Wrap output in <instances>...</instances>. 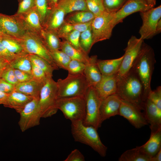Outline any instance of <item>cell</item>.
Listing matches in <instances>:
<instances>
[{
	"instance_id": "obj_1",
	"label": "cell",
	"mask_w": 161,
	"mask_h": 161,
	"mask_svg": "<svg viewBox=\"0 0 161 161\" xmlns=\"http://www.w3.org/2000/svg\"><path fill=\"white\" fill-rule=\"evenodd\" d=\"M121 98L144 110V88L134 70L131 69L117 79L116 93Z\"/></svg>"
},
{
	"instance_id": "obj_2",
	"label": "cell",
	"mask_w": 161,
	"mask_h": 161,
	"mask_svg": "<svg viewBox=\"0 0 161 161\" xmlns=\"http://www.w3.org/2000/svg\"><path fill=\"white\" fill-rule=\"evenodd\" d=\"M156 62L153 49L143 42L131 69L143 85L144 102L151 90V80Z\"/></svg>"
},
{
	"instance_id": "obj_3",
	"label": "cell",
	"mask_w": 161,
	"mask_h": 161,
	"mask_svg": "<svg viewBox=\"0 0 161 161\" xmlns=\"http://www.w3.org/2000/svg\"><path fill=\"white\" fill-rule=\"evenodd\" d=\"M71 122V133L75 141L89 146L102 157L106 156L107 148L101 142L97 129L84 125L82 121Z\"/></svg>"
},
{
	"instance_id": "obj_4",
	"label": "cell",
	"mask_w": 161,
	"mask_h": 161,
	"mask_svg": "<svg viewBox=\"0 0 161 161\" xmlns=\"http://www.w3.org/2000/svg\"><path fill=\"white\" fill-rule=\"evenodd\" d=\"M57 82L58 99L81 96L84 97L89 86L83 73L68 74L64 79H59Z\"/></svg>"
},
{
	"instance_id": "obj_5",
	"label": "cell",
	"mask_w": 161,
	"mask_h": 161,
	"mask_svg": "<svg viewBox=\"0 0 161 161\" xmlns=\"http://www.w3.org/2000/svg\"><path fill=\"white\" fill-rule=\"evenodd\" d=\"M57 82L52 78L47 79L42 87L39 96L38 106L41 118L51 117L55 114L58 109Z\"/></svg>"
},
{
	"instance_id": "obj_6",
	"label": "cell",
	"mask_w": 161,
	"mask_h": 161,
	"mask_svg": "<svg viewBox=\"0 0 161 161\" xmlns=\"http://www.w3.org/2000/svg\"><path fill=\"white\" fill-rule=\"evenodd\" d=\"M57 107L63 114L65 118L71 122L77 120L83 121L86 113L84 97L76 96L58 98Z\"/></svg>"
},
{
	"instance_id": "obj_7",
	"label": "cell",
	"mask_w": 161,
	"mask_h": 161,
	"mask_svg": "<svg viewBox=\"0 0 161 161\" xmlns=\"http://www.w3.org/2000/svg\"><path fill=\"white\" fill-rule=\"evenodd\" d=\"M19 39L25 52L41 57L51 65L55 70L58 69L51 57L49 51L39 35L26 31L24 36Z\"/></svg>"
},
{
	"instance_id": "obj_8",
	"label": "cell",
	"mask_w": 161,
	"mask_h": 161,
	"mask_svg": "<svg viewBox=\"0 0 161 161\" xmlns=\"http://www.w3.org/2000/svg\"><path fill=\"white\" fill-rule=\"evenodd\" d=\"M86 113L83 123L86 126H91L97 129L102 123L100 114V107L101 100L97 95L93 87L89 86L84 96Z\"/></svg>"
},
{
	"instance_id": "obj_9",
	"label": "cell",
	"mask_w": 161,
	"mask_h": 161,
	"mask_svg": "<svg viewBox=\"0 0 161 161\" xmlns=\"http://www.w3.org/2000/svg\"><path fill=\"white\" fill-rule=\"evenodd\" d=\"M113 13L105 11L92 21L91 26L94 44L110 38L114 27L112 21Z\"/></svg>"
},
{
	"instance_id": "obj_10",
	"label": "cell",
	"mask_w": 161,
	"mask_h": 161,
	"mask_svg": "<svg viewBox=\"0 0 161 161\" xmlns=\"http://www.w3.org/2000/svg\"><path fill=\"white\" fill-rule=\"evenodd\" d=\"M144 40L132 36L129 40L120 68L116 74L117 79L126 74L132 68L141 49Z\"/></svg>"
},
{
	"instance_id": "obj_11",
	"label": "cell",
	"mask_w": 161,
	"mask_h": 161,
	"mask_svg": "<svg viewBox=\"0 0 161 161\" xmlns=\"http://www.w3.org/2000/svg\"><path fill=\"white\" fill-rule=\"evenodd\" d=\"M140 15L143 21L139 32L140 38L143 40L151 38L156 35L157 25L161 19V5L140 12Z\"/></svg>"
},
{
	"instance_id": "obj_12",
	"label": "cell",
	"mask_w": 161,
	"mask_h": 161,
	"mask_svg": "<svg viewBox=\"0 0 161 161\" xmlns=\"http://www.w3.org/2000/svg\"><path fill=\"white\" fill-rule=\"evenodd\" d=\"M39 99L33 98L19 113L18 124L22 132L40 124L41 117L38 106Z\"/></svg>"
},
{
	"instance_id": "obj_13",
	"label": "cell",
	"mask_w": 161,
	"mask_h": 161,
	"mask_svg": "<svg viewBox=\"0 0 161 161\" xmlns=\"http://www.w3.org/2000/svg\"><path fill=\"white\" fill-rule=\"evenodd\" d=\"M141 110L132 103L122 99L119 115L126 119L135 128L138 129L148 124Z\"/></svg>"
},
{
	"instance_id": "obj_14",
	"label": "cell",
	"mask_w": 161,
	"mask_h": 161,
	"mask_svg": "<svg viewBox=\"0 0 161 161\" xmlns=\"http://www.w3.org/2000/svg\"><path fill=\"white\" fill-rule=\"evenodd\" d=\"M0 30L7 36L18 39L21 38L26 32L16 15L8 16L1 13Z\"/></svg>"
},
{
	"instance_id": "obj_15",
	"label": "cell",
	"mask_w": 161,
	"mask_h": 161,
	"mask_svg": "<svg viewBox=\"0 0 161 161\" xmlns=\"http://www.w3.org/2000/svg\"><path fill=\"white\" fill-rule=\"evenodd\" d=\"M144 0H127L122 7L113 14L112 24L114 27L126 17L135 13L145 11L152 8ZM153 8V7H152Z\"/></svg>"
},
{
	"instance_id": "obj_16",
	"label": "cell",
	"mask_w": 161,
	"mask_h": 161,
	"mask_svg": "<svg viewBox=\"0 0 161 161\" xmlns=\"http://www.w3.org/2000/svg\"><path fill=\"white\" fill-rule=\"evenodd\" d=\"M122 99L117 94L109 96L101 102L100 107V119L102 123L116 115H119Z\"/></svg>"
},
{
	"instance_id": "obj_17",
	"label": "cell",
	"mask_w": 161,
	"mask_h": 161,
	"mask_svg": "<svg viewBox=\"0 0 161 161\" xmlns=\"http://www.w3.org/2000/svg\"><path fill=\"white\" fill-rule=\"evenodd\" d=\"M15 14L26 31L39 35L44 29L39 16L35 7L25 13Z\"/></svg>"
},
{
	"instance_id": "obj_18",
	"label": "cell",
	"mask_w": 161,
	"mask_h": 161,
	"mask_svg": "<svg viewBox=\"0 0 161 161\" xmlns=\"http://www.w3.org/2000/svg\"><path fill=\"white\" fill-rule=\"evenodd\" d=\"M117 82L116 74L102 76L101 79L94 87L97 95L102 100L116 93Z\"/></svg>"
},
{
	"instance_id": "obj_19",
	"label": "cell",
	"mask_w": 161,
	"mask_h": 161,
	"mask_svg": "<svg viewBox=\"0 0 161 161\" xmlns=\"http://www.w3.org/2000/svg\"><path fill=\"white\" fill-rule=\"evenodd\" d=\"M144 110L145 117L150 124L151 133L161 128V110L147 98L144 103Z\"/></svg>"
},
{
	"instance_id": "obj_20",
	"label": "cell",
	"mask_w": 161,
	"mask_h": 161,
	"mask_svg": "<svg viewBox=\"0 0 161 161\" xmlns=\"http://www.w3.org/2000/svg\"><path fill=\"white\" fill-rule=\"evenodd\" d=\"M33 98L14 91L3 100L2 104L6 107L14 109L19 113L26 104Z\"/></svg>"
},
{
	"instance_id": "obj_21",
	"label": "cell",
	"mask_w": 161,
	"mask_h": 161,
	"mask_svg": "<svg viewBox=\"0 0 161 161\" xmlns=\"http://www.w3.org/2000/svg\"><path fill=\"white\" fill-rule=\"evenodd\" d=\"M97 56H92L85 64L83 74L89 86L94 87L102 77L97 64Z\"/></svg>"
},
{
	"instance_id": "obj_22",
	"label": "cell",
	"mask_w": 161,
	"mask_h": 161,
	"mask_svg": "<svg viewBox=\"0 0 161 161\" xmlns=\"http://www.w3.org/2000/svg\"><path fill=\"white\" fill-rule=\"evenodd\" d=\"M66 15L63 10L57 6L50 10L43 26V29L57 32L64 22Z\"/></svg>"
},
{
	"instance_id": "obj_23",
	"label": "cell",
	"mask_w": 161,
	"mask_h": 161,
	"mask_svg": "<svg viewBox=\"0 0 161 161\" xmlns=\"http://www.w3.org/2000/svg\"><path fill=\"white\" fill-rule=\"evenodd\" d=\"M45 83L33 79L27 82L18 83L15 86V91L33 98L39 99L41 89Z\"/></svg>"
},
{
	"instance_id": "obj_24",
	"label": "cell",
	"mask_w": 161,
	"mask_h": 161,
	"mask_svg": "<svg viewBox=\"0 0 161 161\" xmlns=\"http://www.w3.org/2000/svg\"><path fill=\"white\" fill-rule=\"evenodd\" d=\"M151 158L161 149V128L151 133L149 139L144 145L139 146Z\"/></svg>"
},
{
	"instance_id": "obj_25",
	"label": "cell",
	"mask_w": 161,
	"mask_h": 161,
	"mask_svg": "<svg viewBox=\"0 0 161 161\" xmlns=\"http://www.w3.org/2000/svg\"><path fill=\"white\" fill-rule=\"evenodd\" d=\"M123 57V55L119 58L115 59H97V64L102 76L116 74L120 68Z\"/></svg>"
},
{
	"instance_id": "obj_26",
	"label": "cell",
	"mask_w": 161,
	"mask_h": 161,
	"mask_svg": "<svg viewBox=\"0 0 161 161\" xmlns=\"http://www.w3.org/2000/svg\"><path fill=\"white\" fill-rule=\"evenodd\" d=\"M39 35L49 52L60 50L61 41L57 32L44 29Z\"/></svg>"
},
{
	"instance_id": "obj_27",
	"label": "cell",
	"mask_w": 161,
	"mask_h": 161,
	"mask_svg": "<svg viewBox=\"0 0 161 161\" xmlns=\"http://www.w3.org/2000/svg\"><path fill=\"white\" fill-rule=\"evenodd\" d=\"M95 16L89 10L75 11L66 14L64 22L73 24H81L92 21Z\"/></svg>"
},
{
	"instance_id": "obj_28",
	"label": "cell",
	"mask_w": 161,
	"mask_h": 161,
	"mask_svg": "<svg viewBox=\"0 0 161 161\" xmlns=\"http://www.w3.org/2000/svg\"><path fill=\"white\" fill-rule=\"evenodd\" d=\"M60 50L65 53L71 59L78 60L86 64L89 59L88 55L75 49L65 40L63 39L61 42Z\"/></svg>"
},
{
	"instance_id": "obj_29",
	"label": "cell",
	"mask_w": 161,
	"mask_h": 161,
	"mask_svg": "<svg viewBox=\"0 0 161 161\" xmlns=\"http://www.w3.org/2000/svg\"><path fill=\"white\" fill-rule=\"evenodd\" d=\"M57 6L63 9L66 15L75 11L88 10L85 0H58Z\"/></svg>"
},
{
	"instance_id": "obj_30",
	"label": "cell",
	"mask_w": 161,
	"mask_h": 161,
	"mask_svg": "<svg viewBox=\"0 0 161 161\" xmlns=\"http://www.w3.org/2000/svg\"><path fill=\"white\" fill-rule=\"evenodd\" d=\"M151 158L145 153L139 146L128 150L119 157V161H151Z\"/></svg>"
},
{
	"instance_id": "obj_31",
	"label": "cell",
	"mask_w": 161,
	"mask_h": 161,
	"mask_svg": "<svg viewBox=\"0 0 161 161\" xmlns=\"http://www.w3.org/2000/svg\"><path fill=\"white\" fill-rule=\"evenodd\" d=\"M9 64L14 69L31 73V63L28 54L24 53L17 54L16 58L9 63Z\"/></svg>"
},
{
	"instance_id": "obj_32",
	"label": "cell",
	"mask_w": 161,
	"mask_h": 161,
	"mask_svg": "<svg viewBox=\"0 0 161 161\" xmlns=\"http://www.w3.org/2000/svg\"><path fill=\"white\" fill-rule=\"evenodd\" d=\"M0 41L2 44L12 53L16 54L26 53L19 39L6 36H1Z\"/></svg>"
},
{
	"instance_id": "obj_33",
	"label": "cell",
	"mask_w": 161,
	"mask_h": 161,
	"mask_svg": "<svg viewBox=\"0 0 161 161\" xmlns=\"http://www.w3.org/2000/svg\"><path fill=\"white\" fill-rule=\"evenodd\" d=\"M92 21L77 24H71L64 22L57 31L58 34L60 38H62L66 34L74 30L81 32L87 30L91 26Z\"/></svg>"
},
{
	"instance_id": "obj_34",
	"label": "cell",
	"mask_w": 161,
	"mask_h": 161,
	"mask_svg": "<svg viewBox=\"0 0 161 161\" xmlns=\"http://www.w3.org/2000/svg\"><path fill=\"white\" fill-rule=\"evenodd\" d=\"M31 63L43 70L48 78H52L53 71L55 69L49 62L43 58L34 54H29Z\"/></svg>"
},
{
	"instance_id": "obj_35",
	"label": "cell",
	"mask_w": 161,
	"mask_h": 161,
	"mask_svg": "<svg viewBox=\"0 0 161 161\" xmlns=\"http://www.w3.org/2000/svg\"><path fill=\"white\" fill-rule=\"evenodd\" d=\"M79 43L82 50L88 55L94 45L91 26L87 30L80 32Z\"/></svg>"
},
{
	"instance_id": "obj_36",
	"label": "cell",
	"mask_w": 161,
	"mask_h": 161,
	"mask_svg": "<svg viewBox=\"0 0 161 161\" xmlns=\"http://www.w3.org/2000/svg\"><path fill=\"white\" fill-rule=\"evenodd\" d=\"M52 59L59 68L66 70L71 59L61 50L49 52Z\"/></svg>"
},
{
	"instance_id": "obj_37",
	"label": "cell",
	"mask_w": 161,
	"mask_h": 161,
	"mask_svg": "<svg viewBox=\"0 0 161 161\" xmlns=\"http://www.w3.org/2000/svg\"><path fill=\"white\" fill-rule=\"evenodd\" d=\"M35 7L39 14L43 27L50 11L49 8L47 0H35Z\"/></svg>"
},
{
	"instance_id": "obj_38",
	"label": "cell",
	"mask_w": 161,
	"mask_h": 161,
	"mask_svg": "<svg viewBox=\"0 0 161 161\" xmlns=\"http://www.w3.org/2000/svg\"><path fill=\"white\" fill-rule=\"evenodd\" d=\"M127 0H103L105 10L115 13L119 10Z\"/></svg>"
},
{
	"instance_id": "obj_39",
	"label": "cell",
	"mask_w": 161,
	"mask_h": 161,
	"mask_svg": "<svg viewBox=\"0 0 161 161\" xmlns=\"http://www.w3.org/2000/svg\"><path fill=\"white\" fill-rule=\"evenodd\" d=\"M88 10L95 16L105 10L103 0H85Z\"/></svg>"
},
{
	"instance_id": "obj_40",
	"label": "cell",
	"mask_w": 161,
	"mask_h": 161,
	"mask_svg": "<svg viewBox=\"0 0 161 161\" xmlns=\"http://www.w3.org/2000/svg\"><path fill=\"white\" fill-rule=\"evenodd\" d=\"M85 64L79 61L71 59L66 70L68 74L78 75L83 73Z\"/></svg>"
},
{
	"instance_id": "obj_41",
	"label": "cell",
	"mask_w": 161,
	"mask_h": 161,
	"mask_svg": "<svg viewBox=\"0 0 161 161\" xmlns=\"http://www.w3.org/2000/svg\"><path fill=\"white\" fill-rule=\"evenodd\" d=\"M80 33V32L79 31L74 30L64 36L62 38L67 41L75 49L83 51L80 45L79 38Z\"/></svg>"
},
{
	"instance_id": "obj_42",
	"label": "cell",
	"mask_w": 161,
	"mask_h": 161,
	"mask_svg": "<svg viewBox=\"0 0 161 161\" xmlns=\"http://www.w3.org/2000/svg\"><path fill=\"white\" fill-rule=\"evenodd\" d=\"M0 78L14 85L19 83L16 76L14 69L10 66L9 64L2 72Z\"/></svg>"
},
{
	"instance_id": "obj_43",
	"label": "cell",
	"mask_w": 161,
	"mask_h": 161,
	"mask_svg": "<svg viewBox=\"0 0 161 161\" xmlns=\"http://www.w3.org/2000/svg\"><path fill=\"white\" fill-rule=\"evenodd\" d=\"M31 66V74L33 78L40 82L45 83L48 78L44 71L32 63Z\"/></svg>"
},
{
	"instance_id": "obj_44",
	"label": "cell",
	"mask_w": 161,
	"mask_h": 161,
	"mask_svg": "<svg viewBox=\"0 0 161 161\" xmlns=\"http://www.w3.org/2000/svg\"><path fill=\"white\" fill-rule=\"evenodd\" d=\"M147 98L154 103L161 110V87L158 86L149 93Z\"/></svg>"
},
{
	"instance_id": "obj_45",
	"label": "cell",
	"mask_w": 161,
	"mask_h": 161,
	"mask_svg": "<svg viewBox=\"0 0 161 161\" xmlns=\"http://www.w3.org/2000/svg\"><path fill=\"white\" fill-rule=\"evenodd\" d=\"M19 2L16 14L25 13L35 7V0H22Z\"/></svg>"
},
{
	"instance_id": "obj_46",
	"label": "cell",
	"mask_w": 161,
	"mask_h": 161,
	"mask_svg": "<svg viewBox=\"0 0 161 161\" xmlns=\"http://www.w3.org/2000/svg\"><path fill=\"white\" fill-rule=\"evenodd\" d=\"M17 55V54L12 53L9 50L2 44L0 40V56L1 57L10 63L16 58Z\"/></svg>"
},
{
	"instance_id": "obj_47",
	"label": "cell",
	"mask_w": 161,
	"mask_h": 161,
	"mask_svg": "<svg viewBox=\"0 0 161 161\" xmlns=\"http://www.w3.org/2000/svg\"><path fill=\"white\" fill-rule=\"evenodd\" d=\"M14 73L19 83L27 82L33 79L31 73L14 69Z\"/></svg>"
},
{
	"instance_id": "obj_48",
	"label": "cell",
	"mask_w": 161,
	"mask_h": 161,
	"mask_svg": "<svg viewBox=\"0 0 161 161\" xmlns=\"http://www.w3.org/2000/svg\"><path fill=\"white\" fill-rule=\"evenodd\" d=\"M83 155L78 149L72 151L69 154L64 161H85Z\"/></svg>"
},
{
	"instance_id": "obj_49",
	"label": "cell",
	"mask_w": 161,
	"mask_h": 161,
	"mask_svg": "<svg viewBox=\"0 0 161 161\" xmlns=\"http://www.w3.org/2000/svg\"><path fill=\"white\" fill-rule=\"evenodd\" d=\"M15 86L0 78V91H1L9 94L15 91Z\"/></svg>"
},
{
	"instance_id": "obj_50",
	"label": "cell",
	"mask_w": 161,
	"mask_h": 161,
	"mask_svg": "<svg viewBox=\"0 0 161 161\" xmlns=\"http://www.w3.org/2000/svg\"><path fill=\"white\" fill-rule=\"evenodd\" d=\"M9 64L7 61L0 56V78L2 72Z\"/></svg>"
},
{
	"instance_id": "obj_51",
	"label": "cell",
	"mask_w": 161,
	"mask_h": 161,
	"mask_svg": "<svg viewBox=\"0 0 161 161\" xmlns=\"http://www.w3.org/2000/svg\"><path fill=\"white\" fill-rule=\"evenodd\" d=\"M58 0H47L48 6L50 11L57 6Z\"/></svg>"
},
{
	"instance_id": "obj_52",
	"label": "cell",
	"mask_w": 161,
	"mask_h": 161,
	"mask_svg": "<svg viewBox=\"0 0 161 161\" xmlns=\"http://www.w3.org/2000/svg\"><path fill=\"white\" fill-rule=\"evenodd\" d=\"M161 161V149L151 159V161Z\"/></svg>"
},
{
	"instance_id": "obj_53",
	"label": "cell",
	"mask_w": 161,
	"mask_h": 161,
	"mask_svg": "<svg viewBox=\"0 0 161 161\" xmlns=\"http://www.w3.org/2000/svg\"><path fill=\"white\" fill-rule=\"evenodd\" d=\"M146 3L151 7H154L156 4V0H144Z\"/></svg>"
},
{
	"instance_id": "obj_54",
	"label": "cell",
	"mask_w": 161,
	"mask_h": 161,
	"mask_svg": "<svg viewBox=\"0 0 161 161\" xmlns=\"http://www.w3.org/2000/svg\"><path fill=\"white\" fill-rule=\"evenodd\" d=\"M161 32V19L158 21L156 27V34H159Z\"/></svg>"
},
{
	"instance_id": "obj_55",
	"label": "cell",
	"mask_w": 161,
	"mask_h": 161,
	"mask_svg": "<svg viewBox=\"0 0 161 161\" xmlns=\"http://www.w3.org/2000/svg\"><path fill=\"white\" fill-rule=\"evenodd\" d=\"M0 91V103L2 104V102L5 97L8 95Z\"/></svg>"
},
{
	"instance_id": "obj_56",
	"label": "cell",
	"mask_w": 161,
	"mask_h": 161,
	"mask_svg": "<svg viewBox=\"0 0 161 161\" xmlns=\"http://www.w3.org/2000/svg\"><path fill=\"white\" fill-rule=\"evenodd\" d=\"M7 36V35H5L4 34L1 32V31L0 30V36Z\"/></svg>"
},
{
	"instance_id": "obj_57",
	"label": "cell",
	"mask_w": 161,
	"mask_h": 161,
	"mask_svg": "<svg viewBox=\"0 0 161 161\" xmlns=\"http://www.w3.org/2000/svg\"><path fill=\"white\" fill-rule=\"evenodd\" d=\"M22 0H18V2H20Z\"/></svg>"
},
{
	"instance_id": "obj_58",
	"label": "cell",
	"mask_w": 161,
	"mask_h": 161,
	"mask_svg": "<svg viewBox=\"0 0 161 161\" xmlns=\"http://www.w3.org/2000/svg\"><path fill=\"white\" fill-rule=\"evenodd\" d=\"M1 36H0V39H1Z\"/></svg>"
},
{
	"instance_id": "obj_59",
	"label": "cell",
	"mask_w": 161,
	"mask_h": 161,
	"mask_svg": "<svg viewBox=\"0 0 161 161\" xmlns=\"http://www.w3.org/2000/svg\"><path fill=\"white\" fill-rule=\"evenodd\" d=\"M0 104H1L0 103Z\"/></svg>"
}]
</instances>
